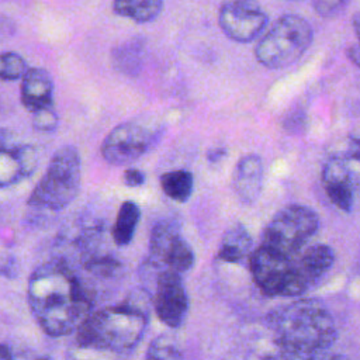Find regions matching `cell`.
<instances>
[{"label":"cell","instance_id":"1","mask_svg":"<svg viewBox=\"0 0 360 360\" xmlns=\"http://www.w3.org/2000/svg\"><path fill=\"white\" fill-rule=\"evenodd\" d=\"M96 294V288L62 257L39 264L27 285L32 316L51 338L76 332L94 311Z\"/></svg>","mask_w":360,"mask_h":360},{"label":"cell","instance_id":"2","mask_svg":"<svg viewBox=\"0 0 360 360\" xmlns=\"http://www.w3.org/2000/svg\"><path fill=\"white\" fill-rule=\"evenodd\" d=\"M281 360H308L328 352L338 332L330 312L316 300H297L274 308L266 318Z\"/></svg>","mask_w":360,"mask_h":360},{"label":"cell","instance_id":"3","mask_svg":"<svg viewBox=\"0 0 360 360\" xmlns=\"http://www.w3.org/2000/svg\"><path fill=\"white\" fill-rule=\"evenodd\" d=\"M148 312L127 301L93 311L75 332L73 343L124 359L142 339Z\"/></svg>","mask_w":360,"mask_h":360},{"label":"cell","instance_id":"4","mask_svg":"<svg viewBox=\"0 0 360 360\" xmlns=\"http://www.w3.org/2000/svg\"><path fill=\"white\" fill-rule=\"evenodd\" d=\"M82 162L72 145L59 148L51 158L46 172L28 197V205L46 211L66 208L79 194Z\"/></svg>","mask_w":360,"mask_h":360},{"label":"cell","instance_id":"5","mask_svg":"<svg viewBox=\"0 0 360 360\" xmlns=\"http://www.w3.org/2000/svg\"><path fill=\"white\" fill-rule=\"evenodd\" d=\"M312 27L304 17L285 14L259 39L255 55L263 66L281 69L300 59L312 44Z\"/></svg>","mask_w":360,"mask_h":360},{"label":"cell","instance_id":"6","mask_svg":"<svg viewBox=\"0 0 360 360\" xmlns=\"http://www.w3.org/2000/svg\"><path fill=\"white\" fill-rule=\"evenodd\" d=\"M318 228L319 218L314 210L291 204L278 211L267 224L263 231L262 246L288 259H295Z\"/></svg>","mask_w":360,"mask_h":360},{"label":"cell","instance_id":"7","mask_svg":"<svg viewBox=\"0 0 360 360\" xmlns=\"http://www.w3.org/2000/svg\"><path fill=\"white\" fill-rule=\"evenodd\" d=\"M297 259H288L260 245L250 255V271L256 285L271 297L304 294L311 285L304 277Z\"/></svg>","mask_w":360,"mask_h":360},{"label":"cell","instance_id":"8","mask_svg":"<svg viewBox=\"0 0 360 360\" xmlns=\"http://www.w3.org/2000/svg\"><path fill=\"white\" fill-rule=\"evenodd\" d=\"M194 259L193 249L183 239L174 221L162 219L155 224L149 238V267L180 274L193 267Z\"/></svg>","mask_w":360,"mask_h":360},{"label":"cell","instance_id":"9","mask_svg":"<svg viewBox=\"0 0 360 360\" xmlns=\"http://www.w3.org/2000/svg\"><path fill=\"white\" fill-rule=\"evenodd\" d=\"M158 131L149 125L128 121L112 128L101 143L103 158L114 166L128 165L143 156L156 142Z\"/></svg>","mask_w":360,"mask_h":360},{"label":"cell","instance_id":"10","mask_svg":"<svg viewBox=\"0 0 360 360\" xmlns=\"http://www.w3.org/2000/svg\"><path fill=\"white\" fill-rule=\"evenodd\" d=\"M219 27L235 42H250L267 25L266 11L255 1L233 0L221 6L218 13Z\"/></svg>","mask_w":360,"mask_h":360},{"label":"cell","instance_id":"11","mask_svg":"<svg viewBox=\"0 0 360 360\" xmlns=\"http://www.w3.org/2000/svg\"><path fill=\"white\" fill-rule=\"evenodd\" d=\"M152 305L158 318L169 328H179L188 311V297L179 273L160 270L155 280Z\"/></svg>","mask_w":360,"mask_h":360},{"label":"cell","instance_id":"12","mask_svg":"<svg viewBox=\"0 0 360 360\" xmlns=\"http://www.w3.org/2000/svg\"><path fill=\"white\" fill-rule=\"evenodd\" d=\"M39 152L34 145H10L0 149V187L30 177L38 167Z\"/></svg>","mask_w":360,"mask_h":360},{"label":"cell","instance_id":"13","mask_svg":"<svg viewBox=\"0 0 360 360\" xmlns=\"http://www.w3.org/2000/svg\"><path fill=\"white\" fill-rule=\"evenodd\" d=\"M322 183L329 200L339 210L350 212L354 202L356 186L346 163L340 156L335 155L328 159L322 169Z\"/></svg>","mask_w":360,"mask_h":360},{"label":"cell","instance_id":"14","mask_svg":"<svg viewBox=\"0 0 360 360\" xmlns=\"http://www.w3.org/2000/svg\"><path fill=\"white\" fill-rule=\"evenodd\" d=\"M21 103L31 112L53 105V80L48 70L42 68L27 70L21 79Z\"/></svg>","mask_w":360,"mask_h":360},{"label":"cell","instance_id":"15","mask_svg":"<svg viewBox=\"0 0 360 360\" xmlns=\"http://www.w3.org/2000/svg\"><path fill=\"white\" fill-rule=\"evenodd\" d=\"M263 186V162L257 155L249 153L239 159L233 172V190L243 204L257 200Z\"/></svg>","mask_w":360,"mask_h":360},{"label":"cell","instance_id":"16","mask_svg":"<svg viewBox=\"0 0 360 360\" xmlns=\"http://www.w3.org/2000/svg\"><path fill=\"white\" fill-rule=\"evenodd\" d=\"M300 269L312 287L333 266L335 252L328 245H314L298 256Z\"/></svg>","mask_w":360,"mask_h":360},{"label":"cell","instance_id":"17","mask_svg":"<svg viewBox=\"0 0 360 360\" xmlns=\"http://www.w3.org/2000/svg\"><path fill=\"white\" fill-rule=\"evenodd\" d=\"M252 248V236L242 224L231 225L222 235L218 259L226 263H240Z\"/></svg>","mask_w":360,"mask_h":360},{"label":"cell","instance_id":"18","mask_svg":"<svg viewBox=\"0 0 360 360\" xmlns=\"http://www.w3.org/2000/svg\"><path fill=\"white\" fill-rule=\"evenodd\" d=\"M141 218V210L134 201H124L118 210L114 226L111 229L112 240L117 246H127L131 243L138 222Z\"/></svg>","mask_w":360,"mask_h":360},{"label":"cell","instance_id":"19","mask_svg":"<svg viewBox=\"0 0 360 360\" xmlns=\"http://www.w3.org/2000/svg\"><path fill=\"white\" fill-rule=\"evenodd\" d=\"M163 8L159 0H117L112 10L117 15L131 18L136 22H148L155 20Z\"/></svg>","mask_w":360,"mask_h":360},{"label":"cell","instance_id":"20","mask_svg":"<svg viewBox=\"0 0 360 360\" xmlns=\"http://www.w3.org/2000/svg\"><path fill=\"white\" fill-rule=\"evenodd\" d=\"M160 187L169 198L179 202H186L193 193V174L184 169L166 172L160 176Z\"/></svg>","mask_w":360,"mask_h":360},{"label":"cell","instance_id":"21","mask_svg":"<svg viewBox=\"0 0 360 360\" xmlns=\"http://www.w3.org/2000/svg\"><path fill=\"white\" fill-rule=\"evenodd\" d=\"M80 262L86 273L100 280H112L122 274V263L112 255L96 252L82 257Z\"/></svg>","mask_w":360,"mask_h":360},{"label":"cell","instance_id":"22","mask_svg":"<svg viewBox=\"0 0 360 360\" xmlns=\"http://www.w3.org/2000/svg\"><path fill=\"white\" fill-rule=\"evenodd\" d=\"M145 360H183V353L173 336L159 335L149 343Z\"/></svg>","mask_w":360,"mask_h":360},{"label":"cell","instance_id":"23","mask_svg":"<svg viewBox=\"0 0 360 360\" xmlns=\"http://www.w3.org/2000/svg\"><path fill=\"white\" fill-rule=\"evenodd\" d=\"M27 60L17 52H1L0 53V79L3 80H18L22 79L28 70Z\"/></svg>","mask_w":360,"mask_h":360},{"label":"cell","instance_id":"24","mask_svg":"<svg viewBox=\"0 0 360 360\" xmlns=\"http://www.w3.org/2000/svg\"><path fill=\"white\" fill-rule=\"evenodd\" d=\"M114 65L118 70L125 73H132L136 66H139L141 59V44L131 41L114 51Z\"/></svg>","mask_w":360,"mask_h":360},{"label":"cell","instance_id":"25","mask_svg":"<svg viewBox=\"0 0 360 360\" xmlns=\"http://www.w3.org/2000/svg\"><path fill=\"white\" fill-rule=\"evenodd\" d=\"M58 121H59L58 114H56L53 105L41 108V110H37L35 112H32V127L37 131H41V132L53 131L58 127Z\"/></svg>","mask_w":360,"mask_h":360},{"label":"cell","instance_id":"26","mask_svg":"<svg viewBox=\"0 0 360 360\" xmlns=\"http://www.w3.org/2000/svg\"><path fill=\"white\" fill-rule=\"evenodd\" d=\"M66 360H122V359L72 343V346L66 350Z\"/></svg>","mask_w":360,"mask_h":360},{"label":"cell","instance_id":"27","mask_svg":"<svg viewBox=\"0 0 360 360\" xmlns=\"http://www.w3.org/2000/svg\"><path fill=\"white\" fill-rule=\"evenodd\" d=\"M346 1L340 0H318L312 3L314 10L322 17H333L346 7Z\"/></svg>","mask_w":360,"mask_h":360},{"label":"cell","instance_id":"28","mask_svg":"<svg viewBox=\"0 0 360 360\" xmlns=\"http://www.w3.org/2000/svg\"><path fill=\"white\" fill-rule=\"evenodd\" d=\"M18 260L8 252H0V276L11 278L18 274Z\"/></svg>","mask_w":360,"mask_h":360},{"label":"cell","instance_id":"29","mask_svg":"<svg viewBox=\"0 0 360 360\" xmlns=\"http://www.w3.org/2000/svg\"><path fill=\"white\" fill-rule=\"evenodd\" d=\"M122 181L128 187H139L145 183V174L138 169H127L122 174Z\"/></svg>","mask_w":360,"mask_h":360},{"label":"cell","instance_id":"30","mask_svg":"<svg viewBox=\"0 0 360 360\" xmlns=\"http://www.w3.org/2000/svg\"><path fill=\"white\" fill-rule=\"evenodd\" d=\"M15 32V22L6 15L0 17V42L11 38Z\"/></svg>","mask_w":360,"mask_h":360},{"label":"cell","instance_id":"31","mask_svg":"<svg viewBox=\"0 0 360 360\" xmlns=\"http://www.w3.org/2000/svg\"><path fill=\"white\" fill-rule=\"evenodd\" d=\"M347 56H349V59H350L356 66L360 68V46H357L356 44L352 45V46H349V48H347Z\"/></svg>","mask_w":360,"mask_h":360},{"label":"cell","instance_id":"32","mask_svg":"<svg viewBox=\"0 0 360 360\" xmlns=\"http://www.w3.org/2000/svg\"><path fill=\"white\" fill-rule=\"evenodd\" d=\"M352 24H353V30L356 32V37H357V42L356 45L360 46V10L356 11V14L353 15L352 18Z\"/></svg>","mask_w":360,"mask_h":360},{"label":"cell","instance_id":"33","mask_svg":"<svg viewBox=\"0 0 360 360\" xmlns=\"http://www.w3.org/2000/svg\"><path fill=\"white\" fill-rule=\"evenodd\" d=\"M0 360H14V354L10 346L0 343Z\"/></svg>","mask_w":360,"mask_h":360},{"label":"cell","instance_id":"34","mask_svg":"<svg viewBox=\"0 0 360 360\" xmlns=\"http://www.w3.org/2000/svg\"><path fill=\"white\" fill-rule=\"evenodd\" d=\"M225 153V149H221V148H217L215 152L214 150H210L208 152V159L210 160H218L221 159V156Z\"/></svg>","mask_w":360,"mask_h":360},{"label":"cell","instance_id":"35","mask_svg":"<svg viewBox=\"0 0 360 360\" xmlns=\"http://www.w3.org/2000/svg\"><path fill=\"white\" fill-rule=\"evenodd\" d=\"M34 360H52V357H49V356H39V357H35Z\"/></svg>","mask_w":360,"mask_h":360},{"label":"cell","instance_id":"36","mask_svg":"<svg viewBox=\"0 0 360 360\" xmlns=\"http://www.w3.org/2000/svg\"><path fill=\"white\" fill-rule=\"evenodd\" d=\"M336 360H343V359H342V357H339V356H338V359H336Z\"/></svg>","mask_w":360,"mask_h":360}]
</instances>
